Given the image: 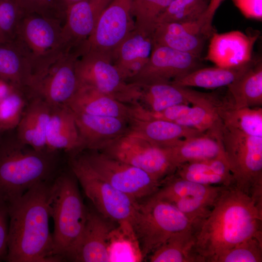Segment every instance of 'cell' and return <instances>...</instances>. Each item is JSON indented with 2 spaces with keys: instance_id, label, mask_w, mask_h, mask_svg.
Segmentation results:
<instances>
[{
  "instance_id": "1",
  "label": "cell",
  "mask_w": 262,
  "mask_h": 262,
  "mask_svg": "<svg viewBox=\"0 0 262 262\" xmlns=\"http://www.w3.org/2000/svg\"><path fill=\"white\" fill-rule=\"evenodd\" d=\"M54 180L38 183L8 202V262H60L49 221Z\"/></svg>"
},
{
  "instance_id": "2",
  "label": "cell",
  "mask_w": 262,
  "mask_h": 262,
  "mask_svg": "<svg viewBox=\"0 0 262 262\" xmlns=\"http://www.w3.org/2000/svg\"><path fill=\"white\" fill-rule=\"evenodd\" d=\"M195 247L204 262L250 238H262V203L235 188L228 187L208 216L194 231Z\"/></svg>"
},
{
  "instance_id": "3",
  "label": "cell",
  "mask_w": 262,
  "mask_h": 262,
  "mask_svg": "<svg viewBox=\"0 0 262 262\" xmlns=\"http://www.w3.org/2000/svg\"><path fill=\"white\" fill-rule=\"evenodd\" d=\"M58 152L37 151L14 139L0 142V197L7 202L61 172Z\"/></svg>"
},
{
  "instance_id": "4",
  "label": "cell",
  "mask_w": 262,
  "mask_h": 262,
  "mask_svg": "<svg viewBox=\"0 0 262 262\" xmlns=\"http://www.w3.org/2000/svg\"><path fill=\"white\" fill-rule=\"evenodd\" d=\"M70 170L54 179L50 203L53 254L59 262H74L87 214L78 181Z\"/></svg>"
},
{
  "instance_id": "5",
  "label": "cell",
  "mask_w": 262,
  "mask_h": 262,
  "mask_svg": "<svg viewBox=\"0 0 262 262\" xmlns=\"http://www.w3.org/2000/svg\"><path fill=\"white\" fill-rule=\"evenodd\" d=\"M63 24L59 19L36 13L25 14L20 20L14 40L22 48L31 64L33 87L49 67L66 53Z\"/></svg>"
},
{
  "instance_id": "6",
  "label": "cell",
  "mask_w": 262,
  "mask_h": 262,
  "mask_svg": "<svg viewBox=\"0 0 262 262\" xmlns=\"http://www.w3.org/2000/svg\"><path fill=\"white\" fill-rule=\"evenodd\" d=\"M221 139L233 186L262 203V137L247 135L223 124Z\"/></svg>"
},
{
  "instance_id": "7",
  "label": "cell",
  "mask_w": 262,
  "mask_h": 262,
  "mask_svg": "<svg viewBox=\"0 0 262 262\" xmlns=\"http://www.w3.org/2000/svg\"><path fill=\"white\" fill-rule=\"evenodd\" d=\"M131 223L144 258L175 233L193 229L190 222L174 205L152 196L138 204Z\"/></svg>"
},
{
  "instance_id": "8",
  "label": "cell",
  "mask_w": 262,
  "mask_h": 262,
  "mask_svg": "<svg viewBox=\"0 0 262 262\" xmlns=\"http://www.w3.org/2000/svg\"><path fill=\"white\" fill-rule=\"evenodd\" d=\"M70 169L96 210L104 217L131 222L139 203L118 190L97 173L79 154L71 156Z\"/></svg>"
},
{
  "instance_id": "9",
  "label": "cell",
  "mask_w": 262,
  "mask_h": 262,
  "mask_svg": "<svg viewBox=\"0 0 262 262\" xmlns=\"http://www.w3.org/2000/svg\"><path fill=\"white\" fill-rule=\"evenodd\" d=\"M75 70L79 84L91 86L125 104L139 102L141 87L124 81L110 56L95 51L86 52L78 58Z\"/></svg>"
},
{
  "instance_id": "10",
  "label": "cell",
  "mask_w": 262,
  "mask_h": 262,
  "mask_svg": "<svg viewBox=\"0 0 262 262\" xmlns=\"http://www.w3.org/2000/svg\"><path fill=\"white\" fill-rule=\"evenodd\" d=\"M85 150L82 156L97 173L114 187L136 200L151 196L161 186L162 182L138 168L99 150Z\"/></svg>"
},
{
  "instance_id": "11",
  "label": "cell",
  "mask_w": 262,
  "mask_h": 262,
  "mask_svg": "<svg viewBox=\"0 0 262 262\" xmlns=\"http://www.w3.org/2000/svg\"><path fill=\"white\" fill-rule=\"evenodd\" d=\"M99 151L144 171L161 182L175 171L164 148L129 133Z\"/></svg>"
},
{
  "instance_id": "12",
  "label": "cell",
  "mask_w": 262,
  "mask_h": 262,
  "mask_svg": "<svg viewBox=\"0 0 262 262\" xmlns=\"http://www.w3.org/2000/svg\"><path fill=\"white\" fill-rule=\"evenodd\" d=\"M132 3V0H111L93 33L81 49L80 55L95 51L112 58L114 50L134 29Z\"/></svg>"
},
{
  "instance_id": "13",
  "label": "cell",
  "mask_w": 262,
  "mask_h": 262,
  "mask_svg": "<svg viewBox=\"0 0 262 262\" xmlns=\"http://www.w3.org/2000/svg\"><path fill=\"white\" fill-rule=\"evenodd\" d=\"M199 57L166 46L153 45L147 63L127 82L139 86L170 82L198 68Z\"/></svg>"
},
{
  "instance_id": "14",
  "label": "cell",
  "mask_w": 262,
  "mask_h": 262,
  "mask_svg": "<svg viewBox=\"0 0 262 262\" xmlns=\"http://www.w3.org/2000/svg\"><path fill=\"white\" fill-rule=\"evenodd\" d=\"M78 58L72 53L62 55L34 84L30 96L39 97L51 107L66 104L78 87L75 70Z\"/></svg>"
},
{
  "instance_id": "15",
  "label": "cell",
  "mask_w": 262,
  "mask_h": 262,
  "mask_svg": "<svg viewBox=\"0 0 262 262\" xmlns=\"http://www.w3.org/2000/svg\"><path fill=\"white\" fill-rule=\"evenodd\" d=\"M111 0H82L66 10L62 36L66 53L80 56L83 45L91 35L99 18Z\"/></svg>"
},
{
  "instance_id": "16",
  "label": "cell",
  "mask_w": 262,
  "mask_h": 262,
  "mask_svg": "<svg viewBox=\"0 0 262 262\" xmlns=\"http://www.w3.org/2000/svg\"><path fill=\"white\" fill-rule=\"evenodd\" d=\"M259 33L246 34L239 31L218 33L211 36L205 60L215 66L234 67L249 63Z\"/></svg>"
},
{
  "instance_id": "17",
  "label": "cell",
  "mask_w": 262,
  "mask_h": 262,
  "mask_svg": "<svg viewBox=\"0 0 262 262\" xmlns=\"http://www.w3.org/2000/svg\"><path fill=\"white\" fill-rule=\"evenodd\" d=\"M73 112L81 140L82 151L100 150L129 132L130 121L128 120Z\"/></svg>"
},
{
  "instance_id": "18",
  "label": "cell",
  "mask_w": 262,
  "mask_h": 262,
  "mask_svg": "<svg viewBox=\"0 0 262 262\" xmlns=\"http://www.w3.org/2000/svg\"><path fill=\"white\" fill-rule=\"evenodd\" d=\"M141 95L139 101L145 109L159 112L179 104L211 105L212 93L199 92L189 87L180 86L171 82L156 83L140 86Z\"/></svg>"
},
{
  "instance_id": "19",
  "label": "cell",
  "mask_w": 262,
  "mask_h": 262,
  "mask_svg": "<svg viewBox=\"0 0 262 262\" xmlns=\"http://www.w3.org/2000/svg\"><path fill=\"white\" fill-rule=\"evenodd\" d=\"M207 37L200 18L186 22L158 23L152 35L153 45L166 46L198 57Z\"/></svg>"
},
{
  "instance_id": "20",
  "label": "cell",
  "mask_w": 262,
  "mask_h": 262,
  "mask_svg": "<svg viewBox=\"0 0 262 262\" xmlns=\"http://www.w3.org/2000/svg\"><path fill=\"white\" fill-rule=\"evenodd\" d=\"M47 150H64L76 155L82 151L81 140L73 112L66 105L51 107L46 133Z\"/></svg>"
},
{
  "instance_id": "21",
  "label": "cell",
  "mask_w": 262,
  "mask_h": 262,
  "mask_svg": "<svg viewBox=\"0 0 262 262\" xmlns=\"http://www.w3.org/2000/svg\"><path fill=\"white\" fill-rule=\"evenodd\" d=\"M164 148L175 170L186 163L227 158L221 134L210 132L180 139L173 145Z\"/></svg>"
},
{
  "instance_id": "22",
  "label": "cell",
  "mask_w": 262,
  "mask_h": 262,
  "mask_svg": "<svg viewBox=\"0 0 262 262\" xmlns=\"http://www.w3.org/2000/svg\"><path fill=\"white\" fill-rule=\"evenodd\" d=\"M152 48V37L134 29L114 50L112 62L124 81L127 82L144 66Z\"/></svg>"
},
{
  "instance_id": "23",
  "label": "cell",
  "mask_w": 262,
  "mask_h": 262,
  "mask_svg": "<svg viewBox=\"0 0 262 262\" xmlns=\"http://www.w3.org/2000/svg\"><path fill=\"white\" fill-rule=\"evenodd\" d=\"M112 229L102 215L88 209L74 262H109L108 237Z\"/></svg>"
},
{
  "instance_id": "24",
  "label": "cell",
  "mask_w": 262,
  "mask_h": 262,
  "mask_svg": "<svg viewBox=\"0 0 262 262\" xmlns=\"http://www.w3.org/2000/svg\"><path fill=\"white\" fill-rule=\"evenodd\" d=\"M65 104L74 112L129 121L132 118L131 105L115 100L88 85L79 84L75 94Z\"/></svg>"
},
{
  "instance_id": "25",
  "label": "cell",
  "mask_w": 262,
  "mask_h": 262,
  "mask_svg": "<svg viewBox=\"0 0 262 262\" xmlns=\"http://www.w3.org/2000/svg\"><path fill=\"white\" fill-rule=\"evenodd\" d=\"M29 100L16 128V137L36 150H47L46 133L51 107L36 96H31Z\"/></svg>"
},
{
  "instance_id": "26",
  "label": "cell",
  "mask_w": 262,
  "mask_h": 262,
  "mask_svg": "<svg viewBox=\"0 0 262 262\" xmlns=\"http://www.w3.org/2000/svg\"><path fill=\"white\" fill-rule=\"evenodd\" d=\"M0 79L27 95L31 93L33 84L31 66L14 40L0 43Z\"/></svg>"
},
{
  "instance_id": "27",
  "label": "cell",
  "mask_w": 262,
  "mask_h": 262,
  "mask_svg": "<svg viewBox=\"0 0 262 262\" xmlns=\"http://www.w3.org/2000/svg\"><path fill=\"white\" fill-rule=\"evenodd\" d=\"M128 133L142 137L159 147H166L180 139L205 132L164 120L132 118L129 122Z\"/></svg>"
},
{
  "instance_id": "28",
  "label": "cell",
  "mask_w": 262,
  "mask_h": 262,
  "mask_svg": "<svg viewBox=\"0 0 262 262\" xmlns=\"http://www.w3.org/2000/svg\"><path fill=\"white\" fill-rule=\"evenodd\" d=\"M177 177L209 186H233V179L227 158L184 163L177 167Z\"/></svg>"
},
{
  "instance_id": "29",
  "label": "cell",
  "mask_w": 262,
  "mask_h": 262,
  "mask_svg": "<svg viewBox=\"0 0 262 262\" xmlns=\"http://www.w3.org/2000/svg\"><path fill=\"white\" fill-rule=\"evenodd\" d=\"M234 67H209L196 69L170 82L183 87L215 88L228 86L240 77L253 63Z\"/></svg>"
},
{
  "instance_id": "30",
  "label": "cell",
  "mask_w": 262,
  "mask_h": 262,
  "mask_svg": "<svg viewBox=\"0 0 262 262\" xmlns=\"http://www.w3.org/2000/svg\"><path fill=\"white\" fill-rule=\"evenodd\" d=\"M151 254V262H204L196 251L192 228L175 233Z\"/></svg>"
},
{
  "instance_id": "31",
  "label": "cell",
  "mask_w": 262,
  "mask_h": 262,
  "mask_svg": "<svg viewBox=\"0 0 262 262\" xmlns=\"http://www.w3.org/2000/svg\"><path fill=\"white\" fill-rule=\"evenodd\" d=\"M228 187L201 184L178 177L173 173L163 180L159 189L151 196L169 203L189 196L216 199Z\"/></svg>"
},
{
  "instance_id": "32",
  "label": "cell",
  "mask_w": 262,
  "mask_h": 262,
  "mask_svg": "<svg viewBox=\"0 0 262 262\" xmlns=\"http://www.w3.org/2000/svg\"><path fill=\"white\" fill-rule=\"evenodd\" d=\"M236 108L257 107L262 105V64L254 62L237 80L227 86Z\"/></svg>"
},
{
  "instance_id": "33",
  "label": "cell",
  "mask_w": 262,
  "mask_h": 262,
  "mask_svg": "<svg viewBox=\"0 0 262 262\" xmlns=\"http://www.w3.org/2000/svg\"><path fill=\"white\" fill-rule=\"evenodd\" d=\"M110 231L108 237L109 262H139L144 256L131 223L124 221Z\"/></svg>"
},
{
  "instance_id": "34",
  "label": "cell",
  "mask_w": 262,
  "mask_h": 262,
  "mask_svg": "<svg viewBox=\"0 0 262 262\" xmlns=\"http://www.w3.org/2000/svg\"><path fill=\"white\" fill-rule=\"evenodd\" d=\"M216 111L224 125L250 136L262 137L261 107L236 108L231 100H225Z\"/></svg>"
},
{
  "instance_id": "35",
  "label": "cell",
  "mask_w": 262,
  "mask_h": 262,
  "mask_svg": "<svg viewBox=\"0 0 262 262\" xmlns=\"http://www.w3.org/2000/svg\"><path fill=\"white\" fill-rule=\"evenodd\" d=\"M172 0H132V15L134 29L152 37L160 15Z\"/></svg>"
},
{
  "instance_id": "36",
  "label": "cell",
  "mask_w": 262,
  "mask_h": 262,
  "mask_svg": "<svg viewBox=\"0 0 262 262\" xmlns=\"http://www.w3.org/2000/svg\"><path fill=\"white\" fill-rule=\"evenodd\" d=\"M211 105H194L187 112L175 123L206 132L219 134L223 123L216 111L217 107Z\"/></svg>"
},
{
  "instance_id": "37",
  "label": "cell",
  "mask_w": 262,
  "mask_h": 262,
  "mask_svg": "<svg viewBox=\"0 0 262 262\" xmlns=\"http://www.w3.org/2000/svg\"><path fill=\"white\" fill-rule=\"evenodd\" d=\"M209 3V0H172L159 16L157 25L163 22L196 20L204 14Z\"/></svg>"
},
{
  "instance_id": "38",
  "label": "cell",
  "mask_w": 262,
  "mask_h": 262,
  "mask_svg": "<svg viewBox=\"0 0 262 262\" xmlns=\"http://www.w3.org/2000/svg\"><path fill=\"white\" fill-rule=\"evenodd\" d=\"M26 96L14 88L0 101V131L5 132L16 128L28 102Z\"/></svg>"
},
{
  "instance_id": "39",
  "label": "cell",
  "mask_w": 262,
  "mask_h": 262,
  "mask_svg": "<svg viewBox=\"0 0 262 262\" xmlns=\"http://www.w3.org/2000/svg\"><path fill=\"white\" fill-rule=\"evenodd\" d=\"M218 199L189 196L171 203L186 216L195 231L210 214Z\"/></svg>"
},
{
  "instance_id": "40",
  "label": "cell",
  "mask_w": 262,
  "mask_h": 262,
  "mask_svg": "<svg viewBox=\"0 0 262 262\" xmlns=\"http://www.w3.org/2000/svg\"><path fill=\"white\" fill-rule=\"evenodd\" d=\"M262 238L247 239L220 254L214 262H262Z\"/></svg>"
},
{
  "instance_id": "41",
  "label": "cell",
  "mask_w": 262,
  "mask_h": 262,
  "mask_svg": "<svg viewBox=\"0 0 262 262\" xmlns=\"http://www.w3.org/2000/svg\"><path fill=\"white\" fill-rule=\"evenodd\" d=\"M25 14L15 0H0V42L13 41Z\"/></svg>"
},
{
  "instance_id": "42",
  "label": "cell",
  "mask_w": 262,
  "mask_h": 262,
  "mask_svg": "<svg viewBox=\"0 0 262 262\" xmlns=\"http://www.w3.org/2000/svg\"><path fill=\"white\" fill-rule=\"evenodd\" d=\"M15 0L25 14L36 13L43 16L60 19L54 10L53 0Z\"/></svg>"
},
{
  "instance_id": "43",
  "label": "cell",
  "mask_w": 262,
  "mask_h": 262,
  "mask_svg": "<svg viewBox=\"0 0 262 262\" xmlns=\"http://www.w3.org/2000/svg\"><path fill=\"white\" fill-rule=\"evenodd\" d=\"M8 203L0 197V261H5L8 252Z\"/></svg>"
},
{
  "instance_id": "44",
  "label": "cell",
  "mask_w": 262,
  "mask_h": 262,
  "mask_svg": "<svg viewBox=\"0 0 262 262\" xmlns=\"http://www.w3.org/2000/svg\"><path fill=\"white\" fill-rule=\"evenodd\" d=\"M246 18L262 21V0H231Z\"/></svg>"
},
{
  "instance_id": "45",
  "label": "cell",
  "mask_w": 262,
  "mask_h": 262,
  "mask_svg": "<svg viewBox=\"0 0 262 262\" xmlns=\"http://www.w3.org/2000/svg\"><path fill=\"white\" fill-rule=\"evenodd\" d=\"M222 1V0H209L208 8L200 17L204 23L205 32L209 37H211L214 33L212 26L213 20Z\"/></svg>"
},
{
  "instance_id": "46",
  "label": "cell",
  "mask_w": 262,
  "mask_h": 262,
  "mask_svg": "<svg viewBox=\"0 0 262 262\" xmlns=\"http://www.w3.org/2000/svg\"><path fill=\"white\" fill-rule=\"evenodd\" d=\"M82 0H53L55 13L59 19L64 23L65 12L71 5Z\"/></svg>"
},
{
  "instance_id": "47",
  "label": "cell",
  "mask_w": 262,
  "mask_h": 262,
  "mask_svg": "<svg viewBox=\"0 0 262 262\" xmlns=\"http://www.w3.org/2000/svg\"><path fill=\"white\" fill-rule=\"evenodd\" d=\"M14 88V87L0 79V101L5 98Z\"/></svg>"
},
{
  "instance_id": "48",
  "label": "cell",
  "mask_w": 262,
  "mask_h": 262,
  "mask_svg": "<svg viewBox=\"0 0 262 262\" xmlns=\"http://www.w3.org/2000/svg\"><path fill=\"white\" fill-rule=\"evenodd\" d=\"M4 132H1V131H0V142L2 139V137L3 136V134Z\"/></svg>"
},
{
  "instance_id": "49",
  "label": "cell",
  "mask_w": 262,
  "mask_h": 262,
  "mask_svg": "<svg viewBox=\"0 0 262 262\" xmlns=\"http://www.w3.org/2000/svg\"></svg>"
}]
</instances>
